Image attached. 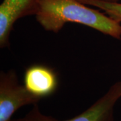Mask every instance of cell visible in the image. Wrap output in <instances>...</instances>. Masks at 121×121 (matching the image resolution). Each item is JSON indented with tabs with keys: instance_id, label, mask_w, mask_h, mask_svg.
<instances>
[{
	"instance_id": "1",
	"label": "cell",
	"mask_w": 121,
	"mask_h": 121,
	"mask_svg": "<svg viewBox=\"0 0 121 121\" xmlns=\"http://www.w3.org/2000/svg\"><path fill=\"white\" fill-rule=\"evenodd\" d=\"M35 16L39 24L48 32L57 33L71 22L121 39V22L79 0H40Z\"/></svg>"
},
{
	"instance_id": "2",
	"label": "cell",
	"mask_w": 121,
	"mask_h": 121,
	"mask_svg": "<svg viewBox=\"0 0 121 121\" xmlns=\"http://www.w3.org/2000/svg\"><path fill=\"white\" fill-rule=\"evenodd\" d=\"M121 98V81L114 83L95 102L79 115L67 120H58L42 112L38 104L24 117L11 121H113L114 109Z\"/></svg>"
},
{
	"instance_id": "3",
	"label": "cell",
	"mask_w": 121,
	"mask_h": 121,
	"mask_svg": "<svg viewBox=\"0 0 121 121\" xmlns=\"http://www.w3.org/2000/svg\"><path fill=\"white\" fill-rule=\"evenodd\" d=\"M42 98L32 94L21 85L14 70L0 73V121H11L18 109L35 105Z\"/></svg>"
},
{
	"instance_id": "4",
	"label": "cell",
	"mask_w": 121,
	"mask_h": 121,
	"mask_svg": "<svg viewBox=\"0 0 121 121\" xmlns=\"http://www.w3.org/2000/svg\"><path fill=\"white\" fill-rule=\"evenodd\" d=\"M40 0H3L0 5V47L9 45L13 25L23 17L35 15Z\"/></svg>"
},
{
	"instance_id": "5",
	"label": "cell",
	"mask_w": 121,
	"mask_h": 121,
	"mask_svg": "<svg viewBox=\"0 0 121 121\" xmlns=\"http://www.w3.org/2000/svg\"><path fill=\"white\" fill-rule=\"evenodd\" d=\"M24 85L35 95L43 98L56 90L58 80L55 72L47 66L34 65L26 69Z\"/></svg>"
},
{
	"instance_id": "6",
	"label": "cell",
	"mask_w": 121,
	"mask_h": 121,
	"mask_svg": "<svg viewBox=\"0 0 121 121\" xmlns=\"http://www.w3.org/2000/svg\"><path fill=\"white\" fill-rule=\"evenodd\" d=\"M89 6L99 9L115 20L121 23V3L105 2L98 0H79Z\"/></svg>"
},
{
	"instance_id": "7",
	"label": "cell",
	"mask_w": 121,
	"mask_h": 121,
	"mask_svg": "<svg viewBox=\"0 0 121 121\" xmlns=\"http://www.w3.org/2000/svg\"><path fill=\"white\" fill-rule=\"evenodd\" d=\"M98 1H105V2H111V3H114V2H119L120 0H98Z\"/></svg>"
}]
</instances>
